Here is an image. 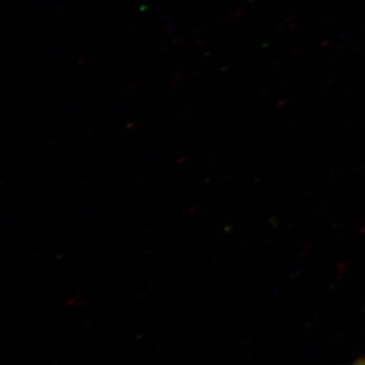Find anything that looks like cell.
Returning a JSON list of instances; mask_svg holds the SVG:
<instances>
[]
</instances>
